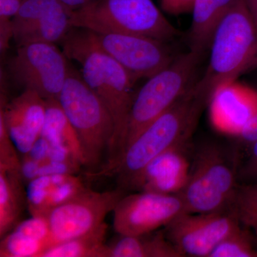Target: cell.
Masks as SVG:
<instances>
[{
	"label": "cell",
	"mask_w": 257,
	"mask_h": 257,
	"mask_svg": "<svg viewBox=\"0 0 257 257\" xmlns=\"http://www.w3.org/2000/svg\"><path fill=\"white\" fill-rule=\"evenodd\" d=\"M52 187L45 207V215L51 209L77 197L88 188L84 181L75 175H51Z\"/></svg>",
	"instance_id": "cell-25"
},
{
	"label": "cell",
	"mask_w": 257,
	"mask_h": 257,
	"mask_svg": "<svg viewBox=\"0 0 257 257\" xmlns=\"http://www.w3.org/2000/svg\"><path fill=\"white\" fill-rule=\"evenodd\" d=\"M238 173L221 147L204 145L198 151L187 183L179 193L186 213L229 209L237 189Z\"/></svg>",
	"instance_id": "cell-7"
},
{
	"label": "cell",
	"mask_w": 257,
	"mask_h": 257,
	"mask_svg": "<svg viewBox=\"0 0 257 257\" xmlns=\"http://www.w3.org/2000/svg\"><path fill=\"white\" fill-rule=\"evenodd\" d=\"M202 57V54L190 50L176 57L170 65L148 79L135 94L124 138L109 162L117 158L142 132L195 84Z\"/></svg>",
	"instance_id": "cell-5"
},
{
	"label": "cell",
	"mask_w": 257,
	"mask_h": 257,
	"mask_svg": "<svg viewBox=\"0 0 257 257\" xmlns=\"http://www.w3.org/2000/svg\"><path fill=\"white\" fill-rule=\"evenodd\" d=\"M209 64L194 89L210 102L214 93L257 69V26L243 0H238L216 30Z\"/></svg>",
	"instance_id": "cell-3"
},
{
	"label": "cell",
	"mask_w": 257,
	"mask_h": 257,
	"mask_svg": "<svg viewBox=\"0 0 257 257\" xmlns=\"http://www.w3.org/2000/svg\"><path fill=\"white\" fill-rule=\"evenodd\" d=\"M194 86L142 132L117 158L105 164L101 170L87 175H115L118 187L125 191L154 159L172 147L187 145L209 103Z\"/></svg>",
	"instance_id": "cell-1"
},
{
	"label": "cell",
	"mask_w": 257,
	"mask_h": 257,
	"mask_svg": "<svg viewBox=\"0 0 257 257\" xmlns=\"http://www.w3.org/2000/svg\"><path fill=\"white\" fill-rule=\"evenodd\" d=\"M47 112L41 137L52 147L67 149L82 167H87V160L80 140L72 127L58 99H47Z\"/></svg>",
	"instance_id": "cell-19"
},
{
	"label": "cell",
	"mask_w": 257,
	"mask_h": 257,
	"mask_svg": "<svg viewBox=\"0 0 257 257\" xmlns=\"http://www.w3.org/2000/svg\"><path fill=\"white\" fill-rule=\"evenodd\" d=\"M20 171L0 169V237L10 232L20 222L25 207H28L26 190L24 189Z\"/></svg>",
	"instance_id": "cell-20"
},
{
	"label": "cell",
	"mask_w": 257,
	"mask_h": 257,
	"mask_svg": "<svg viewBox=\"0 0 257 257\" xmlns=\"http://www.w3.org/2000/svg\"><path fill=\"white\" fill-rule=\"evenodd\" d=\"M70 66L55 44L35 42L18 47L8 70L12 80L45 99H58Z\"/></svg>",
	"instance_id": "cell-8"
},
{
	"label": "cell",
	"mask_w": 257,
	"mask_h": 257,
	"mask_svg": "<svg viewBox=\"0 0 257 257\" xmlns=\"http://www.w3.org/2000/svg\"><path fill=\"white\" fill-rule=\"evenodd\" d=\"M71 11L82 8L95 0H60Z\"/></svg>",
	"instance_id": "cell-34"
},
{
	"label": "cell",
	"mask_w": 257,
	"mask_h": 257,
	"mask_svg": "<svg viewBox=\"0 0 257 257\" xmlns=\"http://www.w3.org/2000/svg\"><path fill=\"white\" fill-rule=\"evenodd\" d=\"M209 257H257V242L240 224L216 246Z\"/></svg>",
	"instance_id": "cell-23"
},
{
	"label": "cell",
	"mask_w": 257,
	"mask_h": 257,
	"mask_svg": "<svg viewBox=\"0 0 257 257\" xmlns=\"http://www.w3.org/2000/svg\"><path fill=\"white\" fill-rule=\"evenodd\" d=\"M184 145L161 154L134 180L130 189L161 194H179L188 179L190 167L183 153Z\"/></svg>",
	"instance_id": "cell-15"
},
{
	"label": "cell",
	"mask_w": 257,
	"mask_h": 257,
	"mask_svg": "<svg viewBox=\"0 0 257 257\" xmlns=\"http://www.w3.org/2000/svg\"><path fill=\"white\" fill-rule=\"evenodd\" d=\"M238 0H194L189 41L193 51L204 53L210 48L219 24Z\"/></svg>",
	"instance_id": "cell-17"
},
{
	"label": "cell",
	"mask_w": 257,
	"mask_h": 257,
	"mask_svg": "<svg viewBox=\"0 0 257 257\" xmlns=\"http://www.w3.org/2000/svg\"><path fill=\"white\" fill-rule=\"evenodd\" d=\"M72 28L167 42L179 35L152 0H95L71 12Z\"/></svg>",
	"instance_id": "cell-4"
},
{
	"label": "cell",
	"mask_w": 257,
	"mask_h": 257,
	"mask_svg": "<svg viewBox=\"0 0 257 257\" xmlns=\"http://www.w3.org/2000/svg\"><path fill=\"white\" fill-rule=\"evenodd\" d=\"M257 26V0H243Z\"/></svg>",
	"instance_id": "cell-35"
},
{
	"label": "cell",
	"mask_w": 257,
	"mask_h": 257,
	"mask_svg": "<svg viewBox=\"0 0 257 257\" xmlns=\"http://www.w3.org/2000/svg\"><path fill=\"white\" fill-rule=\"evenodd\" d=\"M47 248L42 241L13 229L2 238L0 256L40 257Z\"/></svg>",
	"instance_id": "cell-24"
},
{
	"label": "cell",
	"mask_w": 257,
	"mask_h": 257,
	"mask_svg": "<svg viewBox=\"0 0 257 257\" xmlns=\"http://www.w3.org/2000/svg\"><path fill=\"white\" fill-rule=\"evenodd\" d=\"M71 12L60 0H25L12 20L13 40L18 47L62 42L72 28Z\"/></svg>",
	"instance_id": "cell-13"
},
{
	"label": "cell",
	"mask_w": 257,
	"mask_h": 257,
	"mask_svg": "<svg viewBox=\"0 0 257 257\" xmlns=\"http://www.w3.org/2000/svg\"><path fill=\"white\" fill-rule=\"evenodd\" d=\"M1 79L0 117L18 152L24 155L41 136L46 118V99L34 91L24 90L8 101L5 79Z\"/></svg>",
	"instance_id": "cell-14"
},
{
	"label": "cell",
	"mask_w": 257,
	"mask_h": 257,
	"mask_svg": "<svg viewBox=\"0 0 257 257\" xmlns=\"http://www.w3.org/2000/svg\"><path fill=\"white\" fill-rule=\"evenodd\" d=\"M107 225L90 234L53 245L40 257H104Z\"/></svg>",
	"instance_id": "cell-21"
},
{
	"label": "cell",
	"mask_w": 257,
	"mask_h": 257,
	"mask_svg": "<svg viewBox=\"0 0 257 257\" xmlns=\"http://www.w3.org/2000/svg\"><path fill=\"white\" fill-rule=\"evenodd\" d=\"M239 226L229 209L184 212L165 226V233L182 256L209 257L216 246Z\"/></svg>",
	"instance_id": "cell-11"
},
{
	"label": "cell",
	"mask_w": 257,
	"mask_h": 257,
	"mask_svg": "<svg viewBox=\"0 0 257 257\" xmlns=\"http://www.w3.org/2000/svg\"><path fill=\"white\" fill-rule=\"evenodd\" d=\"M229 209L257 242V182L238 185Z\"/></svg>",
	"instance_id": "cell-22"
},
{
	"label": "cell",
	"mask_w": 257,
	"mask_h": 257,
	"mask_svg": "<svg viewBox=\"0 0 257 257\" xmlns=\"http://www.w3.org/2000/svg\"><path fill=\"white\" fill-rule=\"evenodd\" d=\"M13 229L42 241L46 244L47 248L52 246V234L46 216H32L30 219L20 221Z\"/></svg>",
	"instance_id": "cell-27"
},
{
	"label": "cell",
	"mask_w": 257,
	"mask_h": 257,
	"mask_svg": "<svg viewBox=\"0 0 257 257\" xmlns=\"http://www.w3.org/2000/svg\"><path fill=\"white\" fill-rule=\"evenodd\" d=\"M163 9L172 14L192 10L194 0H161Z\"/></svg>",
	"instance_id": "cell-33"
},
{
	"label": "cell",
	"mask_w": 257,
	"mask_h": 257,
	"mask_svg": "<svg viewBox=\"0 0 257 257\" xmlns=\"http://www.w3.org/2000/svg\"><path fill=\"white\" fill-rule=\"evenodd\" d=\"M211 101L214 122L228 130L239 132L257 110L256 94L234 82L219 88Z\"/></svg>",
	"instance_id": "cell-16"
},
{
	"label": "cell",
	"mask_w": 257,
	"mask_h": 257,
	"mask_svg": "<svg viewBox=\"0 0 257 257\" xmlns=\"http://www.w3.org/2000/svg\"><path fill=\"white\" fill-rule=\"evenodd\" d=\"M251 150L247 160L243 164L239 172L240 178L244 179L247 183L257 182V141L251 144Z\"/></svg>",
	"instance_id": "cell-29"
},
{
	"label": "cell",
	"mask_w": 257,
	"mask_h": 257,
	"mask_svg": "<svg viewBox=\"0 0 257 257\" xmlns=\"http://www.w3.org/2000/svg\"><path fill=\"white\" fill-rule=\"evenodd\" d=\"M131 236L118 234L106 244L104 257H183L165 231Z\"/></svg>",
	"instance_id": "cell-18"
},
{
	"label": "cell",
	"mask_w": 257,
	"mask_h": 257,
	"mask_svg": "<svg viewBox=\"0 0 257 257\" xmlns=\"http://www.w3.org/2000/svg\"><path fill=\"white\" fill-rule=\"evenodd\" d=\"M18 150L10 138L4 120L0 117V169L20 171L21 160Z\"/></svg>",
	"instance_id": "cell-28"
},
{
	"label": "cell",
	"mask_w": 257,
	"mask_h": 257,
	"mask_svg": "<svg viewBox=\"0 0 257 257\" xmlns=\"http://www.w3.org/2000/svg\"><path fill=\"white\" fill-rule=\"evenodd\" d=\"M67 59L78 62L82 79L99 96L112 116L114 138L108 157H114L126 133L135 94V82L128 72L112 57L96 46L85 29L72 28L62 42Z\"/></svg>",
	"instance_id": "cell-2"
},
{
	"label": "cell",
	"mask_w": 257,
	"mask_h": 257,
	"mask_svg": "<svg viewBox=\"0 0 257 257\" xmlns=\"http://www.w3.org/2000/svg\"><path fill=\"white\" fill-rule=\"evenodd\" d=\"M89 32L93 42L128 72L134 82L150 78L175 57L165 41L127 34Z\"/></svg>",
	"instance_id": "cell-10"
},
{
	"label": "cell",
	"mask_w": 257,
	"mask_h": 257,
	"mask_svg": "<svg viewBox=\"0 0 257 257\" xmlns=\"http://www.w3.org/2000/svg\"><path fill=\"white\" fill-rule=\"evenodd\" d=\"M124 190L95 192L89 187L68 202L47 213L52 246L93 232L105 224L106 215L114 210Z\"/></svg>",
	"instance_id": "cell-9"
},
{
	"label": "cell",
	"mask_w": 257,
	"mask_h": 257,
	"mask_svg": "<svg viewBox=\"0 0 257 257\" xmlns=\"http://www.w3.org/2000/svg\"><path fill=\"white\" fill-rule=\"evenodd\" d=\"M61 107L80 140L87 167L94 170L114 143L112 116L80 73L69 67L68 76L58 98Z\"/></svg>",
	"instance_id": "cell-6"
},
{
	"label": "cell",
	"mask_w": 257,
	"mask_h": 257,
	"mask_svg": "<svg viewBox=\"0 0 257 257\" xmlns=\"http://www.w3.org/2000/svg\"><path fill=\"white\" fill-rule=\"evenodd\" d=\"M239 133L243 143L251 145L257 141V110L252 117L243 125Z\"/></svg>",
	"instance_id": "cell-32"
},
{
	"label": "cell",
	"mask_w": 257,
	"mask_h": 257,
	"mask_svg": "<svg viewBox=\"0 0 257 257\" xmlns=\"http://www.w3.org/2000/svg\"><path fill=\"white\" fill-rule=\"evenodd\" d=\"M50 149L51 145L49 142L40 136L36 143L34 144L31 150L28 153L24 155L23 157L37 161V162H43L48 160Z\"/></svg>",
	"instance_id": "cell-30"
},
{
	"label": "cell",
	"mask_w": 257,
	"mask_h": 257,
	"mask_svg": "<svg viewBox=\"0 0 257 257\" xmlns=\"http://www.w3.org/2000/svg\"><path fill=\"white\" fill-rule=\"evenodd\" d=\"M113 212L116 234L140 236L167 226L185 211L179 194L140 192L124 195Z\"/></svg>",
	"instance_id": "cell-12"
},
{
	"label": "cell",
	"mask_w": 257,
	"mask_h": 257,
	"mask_svg": "<svg viewBox=\"0 0 257 257\" xmlns=\"http://www.w3.org/2000/svg\"><path fill=\"white\" fill-rule=\"evenodd\" d=\"M13 19H0V52L5 55L13 39Z\"/></svg>",
	"instance_id": "cell-31"
},
{
	"label": "cell",
	"mask_w": 257,
	"mask_h": 257,
	"mask_svg": "<svg viewBox=\"0 0 257 257\" xmlns=\"http://www.w3.org/2000/svg\"><path fill=\"white\" fill-rule=\"evenodd\" d=\"M51 175L40 176L28 182L26 197L28 208L32 216H44L47 199L52 187Z\"/></svg>",
	"instance_id": "cell-26"
}]
</instances>
